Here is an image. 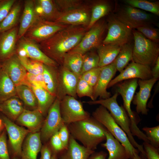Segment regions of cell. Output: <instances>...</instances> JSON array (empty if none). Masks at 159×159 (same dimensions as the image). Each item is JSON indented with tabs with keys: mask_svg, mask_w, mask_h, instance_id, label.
<instances>
[{
	"mask_svg": "<svg viewBox=\"0 0 159 159\" xmlns=\"http://www.w3.org/2000/svg\"><path fill=\"white\" fill-rule=\"evenodd\" d=\"M87 31L83 26L69 25L37 44L44 54L61 66L64 55L78 44Z\"/></svg>",
	"mask_w": 159,
	"mask_h": 159,
	"instance_id": "1",
	"label": "cell"
},
{
	"mask_svg": "<svg viewBox=\"0 0 159 159\" xmlns=\"http://www.w3.org/2000/svg\"><path fill=\"white\" fill-rule=\"evenodd\" d=\"M66 125L70 135L91 150L95 151L106 140L107 129L92 117Z\"/></svg>",
	"mask_w": 159,
	"mask_h": 159,
	"instance_id": "2",
	"label": "cell"
},
{
	"mask_svg": "<svg viewBox=\"0 0 159 159\" xmlns=\"http://www.w3.org/2000/svg\"><path fill=\"white\" fill-rule=\"evenodd\" d=\"M119 94L115 92L113 96L107 99L83 102L90 105H100L105 108L110 112L115 122L125 133L132 146L135 148H137L140 153L145 157L143 145L137 142L131 133L130 121L126 111L123 106L119 105L117 102V99Z\"/></svg>",
	"mask_w": 159,
	"mask_h": 159,
	"instance_id": "3",
	"label": "cell"
},
{
	"mask_svg": "<svg viewBox=\"0 0 159 159\" xmlns=\"http://www.w3.org/2000/svg\"><path fill=\"white\" fill-rule=\"evenodd\" d=\"M134 44L132 61L137 63L153 66L159 54L158 43L145 37L134 29L132 30Z\"/></svg>",
	"mask_w": 159,
	"mask_h": 159,
	"instance_id": "4",
	"label": "cell"
},
{
	"mask_svg": "<svg viewBox=\"0 0 159 159\" xmlns=\"http://www.w3.org/2000/svg\"><path fill=\"white\" fill-rule=\"evenodd\" d=\"M92 116L125 147L131 159H132L135 152L139 153L138 150L132 146L125 133L115 122L105 108L100 105L92 112Z\"/></svg>",
	"mask_w": 159,
	"mask_h": 159,
	"instance_id": "5",
	"label": "cell"
},
{
	"mask_svg": "<svg viewBox=\"0 0 159 159\" xmlns=\"http://www.w3.org/2000/svg\"><path fill=\"white\" fill-rule=\"evenodd\" d=\"M115 7V15L132 29L155 23L153 15L146 11L126 4Z\"/></svg>",
	"mask_w": 159,
	"mask_h": 159,
	"instance_id": "6",
	"label": "cell"
},
{
	"mask_svg": "<svg viewBox=\"0 0 159 159\" xmlns=\"http://www.w3.org/2000/svg\"><path fill=\"white\" fill-rule=\"evenodd\" d=\"M107 29V21L104 19L99 20L87 32L78 44L68 52L83 55L97 49L102 44Z\"/></svg>",
	"mask_w": 159,
	"mask_h": 159,
	"instance_id": "7",
	"label": "cell"
},
{
	"mask_svg": "<svg viewBox=\"0 0 159 159\" xmlns=\"http://www.w3.org/2000/svg\"><path fill=\"white\" fill-rule=\"evenodd\" d=\"M107 32L102 44H112L120 47L129 43L133 37L132 29L118 19L114 14L107 20Z\"/></svg>",
	"mask_w": 159,
	"mask_h": 159,
	"instance_id": "8",
	"label": "cell"
},
{
	"mask_svg": "<svg viewBox=\"0 0 159 159\" xmlns=\"http://www.w3.org/2000/svg\"><path fill=\"white\" fill-rule=\"evenodd\" d=\"M138 79H132L124 80L117 83L115 92L120 95L123 101L124 108L130 121L131 133L137 137L140 136L143 132L138 127V122L135 114L131 108V104L138 86Z\"/></svg>",
	"mask_w": 159,
	"mask_h": 159,
	"instance_id": "9",
	"label": "cell"
},
{
	"mask_svg": "<svg viewBox=\"0 0 159 159\" xmlns=\"http://www.w3.org/2000/svg\"><path fill=\"white\" fill-rule=\"evenodd\" d=\"M69 26L47 21L38 17L24 36L38 44Z\"/></svg>",
	"mask_w": 159,
	"mask_h": 159,
	"instance_id": "10",
	"label": "cell"
},
{
	"mask_svg": "<svg viewBox=\"0 0 159 159\" xmlns=\"http://www.w3.org/2000/svg\"><path fill=\"white\" fill-rule=\"evenodd\" d=\"M60 110L63 121L66 125L90 117L89 114L84 109L82 102L70 96L67 95L60 100Z\"/></svg>",
	"mask_w": 159,
	"mask_h": 159,
	"instance_id": "11",
	"label": "cell"
},
{
	"mask_svg": "<svg viewBox=\"0 0 159 159\" xmlns=\"http://www.w3.org/2000/svg\"><path fill=\"white\" fill-rule=\"evenodd\" d=\"M60 101L56 97L44 120L40 132L41 140L43 142H47L64 124L60 112Z\"/></svg>",
	"mask_w": 159,
	"mask_h": 159,
	"instance_id": "12",
	"label": "cell"
},
{
	"mask_svg": "<svg viewBox=\"0 0 159 159\" xmlns=\"http://www.w3.org/2000/svg\"><path fill=\"white\" fill-rule=\"evenodd\" d=\"M80 76L62 66L58 69L56 97L61 100L67 95L77 97L76 90Z\"/></svg>",
	"mask_w": 159,
	"mask_h": 159,
	"instance_id": "13",
	"label": "cell"
},
{
	"mask_svg": "<svg viewBox=\"0 0 159 159\" xmlns=\"http://www.w3.org/2000/svg\"><path fill=\"white\" fill-rule=\"evenodd\" d=\"M91 5L84 3L81 6L61 12L55 22L69 25L88 26L90 19Z\"/></svg>",
	"mask_w": 159,
	"mask_h": 159,
	"instance_id": "14",
	"label": "cell"
},
{
	"mask_svg": "<svg viewBox=\"0 0 159 159\" xmlns=\"http://www.w3.org/2000/svg\"><path fill=\"white\" fill-rule=\"evenodd\" d=\"M2 120L8 135L12 149V158H20L23 142L30 133L28 129L19 126L6 116Z\"/></svg>",
	"mask_w": 159,
	"mask_h": 159,
	"instance_id": "15",
	"label": "cell"
},
{
	"mask_svg": "<svg viewBox=\"0 0 159 159\" xmlns=\"http://www.w3.org/2000/svg\"><path fill=\"white\" fill-rule=\"evenodd\" d=\"M153 78L150 67L132 61L120 74L110 81L107 88L123 81L132 79L147 80Z\"/></svg>",
	"mask_w": 159,
	"mask_h": 159,
	"instance_id": "16",
	"label": "cell"
},
{
	"mask_svg": "<svg viewBox=\"0 0 159 159\" xmlns=\"http://www.w3.org/2000/svg\"><path fill=\"white\" fill-rule=\"evenodd\" d=\"M16 47L24 50L29 59L51 66H59L41 51L37 43L24 36L18 40Z\"/></svg>",
	"mask_w": 159,
	"mask_h": 159,
	"instance_id": "17",
	"label": "cell"
},
{
	"mask_svg": "<svg viewBox=\"0 0 159 159\" xmlns=\"http://www.w3.org/2000/svg\"><path fill=\"white\" fill-rule=\"evenodd\" d=\"M0 67L7 73L16 86L24 84L27 72L16 54L1 62Z\"/></svg>",
	"mask_w": 159,
	"mask_h": 159,
	"instance_id": "18",
	"label": "cell"
},
{
	"mask_svg": "<svg viewBox=\"0 0 159 159\" xmlns=\"http://www.w3.org/2000/svg\"><path fill=\"white\" fill-rule=\"evenodd\" d=\"M117 71L113 62L109 65L101 67L98 80L93 87V101L96 100L98 97L100 99H106L111 97V93L107 91V89Z\"/></svg>",
	"mask_w": 159,
	"mask_h": 159,
	"instance_id": "19",
	"label": "cell"
},
{
	"mask_svg": "<svg viewBox=\"0 0 159 159\" xmlns=\"http://www.w3.org/2000/svg\"><path fill=\"white\" fill-rule=\"evenodd\" d=\"M158 80L153 77L147 80H138L139 90L134 96L132 100L133 103L136 106V110L138 113L147 115V102L153 87Z\"/></svg>",
	"mask_w": 159,
	"mask_h": 159,
	"instance_id": "20",
	"label": "cell"
},
{
	"mask_svg": "<svg viewBox=\"0 0 159 159\" xmlns=\"http://www.w3.org/2000/svg\"><path fill=\"white\" fill-rule=\"evenodd\" d=\"M19 26L0 33V62L16 54Z\"/></svg>",
	"mask_w": 159,
	"mask_h": 159,
	"instance_id": "21",
	"label": "cell"
},
{
	"mask_svg": "<svg viewBox=\"0 0 159 159\" xmlns=\"http://www.w3.org/2000/svg\"><path fill=\"white\" fill-rule=\"evenodd\" d=\"M37 109L30 110L26 109L16 119L19 124L26 127L30 132H39L44 120Z\"/></svg>",
	"mask_w": 159,
	"mask_h": 159,
	"instance_id": "22",
	"label": "cell"
},
{
	"mask_svg": "<svg viewBox=\"0 0 159 159\" xmlns=\"http://www.w3.org/2000/svg\"><path fill=\"white\" fill-rule=\"evenodd\" d=\"M95 152L79 144L70 135L67 147L57 157L58 159H88Z\"/></svg>",
	"mask_w": 159,
	"mask_h": 159,
	"instance_id": "23",
	"label": "cell"
},
{
	"mask_svg": "<svg viewBox=\"0 0 159 159\" xmlns=\"http://www.w3.org/2000/svg\"><path fill=\"white\" fill-rule=\"evenodd\" d=\"M40 132L29 133L22 146L21 159H37L42 147Z\"/></svg>",
	"mask_w": 159,
	"mask_h": 159,
	"instance_id": "24",
	"label": "cell"
},
{
	"mask_svg": "<svg viewBox=\"0 0 159 159\" xmlns=\"http://www.w3.org/2000/svg\"><path fill=\"white\" fill-rule=\"evenodd\" d=\"M23 8L20 19L17 41L24 35L38 17L35 11L34 0H25Z\"/></svg>",
	"mask_w": 159,
	"mask_h": 159,
	"instance_id": "25",
	"label": "cell"
},
{
	"mask_svg": "<svg viewBox=\"0 0 159 159\" xmlns=\"http://www.w3.org/2000/svg\"><path fill=\"white\" fill-rule=\"evenodd\" d=\"M35 11L37 16L44 20L55 22L61 12L53 0H34Z\"/></svg>",
	"mask_w": 159,
	"mask_h": 159,
	"instance_id": "26",
	"label": "cell"
},
{
	"mask_svg": "<svg viewBox=\"0 0 159 159\" xmlns=\"http://www.w3.org/2000/svg\"><path fill=\"white\" fill-rule=\"evenodd\" d=\"M105 134L106 142L101 145L108 152L107 159H131L125 147L107 129Z\"/></svg>",
	"mask_w": 159,
	"mask_h": 159,
	"instance_id": "27",
	"label": "cell"
},
{
	"mask_svg": "<svg viewBox=\"0 0 159 159\" xmlns=\"http://www.w3.org/2000/svg\"><path fill=\"white\" fill-rule=\"evenodd\" d=\"M91 5L90 19L87 27L88 30L101 18L111 13L115 6L113 3L108 0L96 1Z\"/></svg>",
	"mask_w": 159,
	"mask_h": 159,
	"instance_id": "28",
	"label": "cell"
},
{
	"mask_svg": "<svg viewBox=\"0 0 159 159\" xmlns=\"http://www.w3.org/2000/svg\"><path fill=\"white\" fill-rule=\"evenodd\" d=\"M34 92L37 102L38 110L43 116L47 114L49 108L56 97L51 94L47 90L38 86H29Z\"/></svg>",
	"mask_w": 159,
	"mask_h": 159,
	"instance_id": "29",
	"label": "cell"
},
{
	"mask_svg": "<svg viewBox=\"0 0 159 159\" xmlns=\"http://www.w3.org/2000/svg\"><path fill=\"white\" fill-rule=\"evenodd\" d=\"M121 47L112 44H102L97 49L99 58V67H102L112 63L120 49Z\"/></svg>",
	"mask_w": 159,
	"mask_h": 159,
	"instance_id": "30",
	"label": "cell"
},
{
	"mask_svg": "<svg viewBox=\"0 0 159 159\" xmlns=\"http://www.w3.org/2000/svg\"><path fill=\"white\" fill-rule=\"evenodd\" d=\"M1 112L12 120H16L24 110L22 104L16 96L0 103Z\"/></svg>",
	"mask_w": 159,
	"mask_h": 159,
	"instance_id": "31",
	"label": "cell"
},
{
	"mask_svg": "<svg viewBox=\"0 0 159 159\" xmlns=\"http://www.w3.org/2000/svg\"><path fill=\"white\" fill-rule=\"evenodd\" d=\"M22 5V1H16L7 15L0 23V33L17 25Z\"/></svg>",
	"mask_w": 159,
	"mask_h": 159,
	"instance_id": "32",
	"label": "cell"
},
{
	"mask_svg": "<svg viewBox=\"0 0 159 159\" xmlns=\"http://www.w3.org/2000/svg\"><path fill=\"white\" fill-rule=\"evenodd\" d=\"M17 95L16 86L7 73L0 68V103Z\"/></svg>",
	"mask_w": 159,
	"mask_h": 159,
	"instance_id": "33",
	"label": "cell"
},
{
	"mask_svg": "<svg viewBox=\"0 0 159 159\" xmlns=\"http://www.w3.org/2000/svg\"><path fill=\"white\" fill-rule=\"evenodd\" d=\"M57 67L44 64L42 74L47 90L56 97L58 85Z\"/></svg>",
	"mask_w": 159,
	"mask_h": 159,
	"instance_id": "34",
	"label": "cell"
},
{
	"mask_svg": "<svg viewBox=\"0 0 159 159\" xmlns=\"http://www.w3.org/2000/svg\"><path fill=\"white\" fill-rule=\"evenodd\" d=\"M83 55L76 53L68 52L64 55L61 66L80 76Z\"/></svg>",
	"mask_w": 159,
	"mask_h": 159,
	"instance_id": "35",
	"label": "cell"
},
{
	"mask_svg": "<svg viewBox=\"0 0 159 159\" xmlns=\"http://www.w3.org/2000/svg\"><path fill=\"white\" fill-rule=\"evenodd\" d=\"M133 46L130 42L121 47L118 54L113 62L117 71L121 72L129 62L132 60Z\"/></svg>",
	"mask_w": 159,
	"mask_h": 159,
	"instance_id": "36",
	"label": "cell"
},
{
	"mask_svg": "<svg viewBox=\"0 0 159 159\" xmlns=\"http://www.w3.org/2000/svg\"><path fill=\"white\" fill-rule=\"evenodd\" d=\"M17 95L26 106L34 109H37V102L31 88L28 86L21 84L16 86Z\"/></svg>",
	"mask_w": 159,
	"mask_h": 159,
	"instance_id": "37",
	"label": "cell"
},
{
	"mask_svg": "<svg viewBox=\"0 0 159 159\" xmlns=\"http://www.w3.org/2000/svg\"><path fill=\"white\" fill-rule=\"evenodd\" d=\"M125 4L145 11L159 16L158 1H152L146 0H124Z\"/></svg>",
	"mask_w": 159,
	"mask_h": 159,
	"instance_id": "38",
	"label": "cell"
},
{
	"mask_svg": "<svg viewBox=\"0 0 159 159\" xmlns=\"http://www.w3.org/2000/svg\"><path fill=\"white\" fill-rule=\"evenodd\" d=\"M99 58L94 50L90 51L83 55V62L80 75L84 72L99 67Z\"/></svg>",
	"mask_w": 159,
	"mask_h": 159,
	"instance_id": "39",
	"label": "cell"
},
{
	"mask_svg": "<svg viewBox=\"0 0 159 159\" xmlns=\"http://www.w3.org/2000/svg\"><path fill=\"white\" fill-rule=\"evenodd\" d=\"M19 59L28 72L35 75L43 74L44 64L28 58Z\"/></svg>",
	"mask_w": 159,
	"mask_h": 159,
	"instance_id": "40",
	"label": "cell"
},
{
	"mask_svg": "<svg viewBox=\"0 0 159 159\" xmlns=\"http://www.w3.org/2000/svg\"><path fill=\"white\" fill-rule=\"evenodd\" d=\"M76 92L77 96L79 97H88L91 100H93V87L80 77L77 85Z\"/></svg>",
	"mask_w": 159,
	"mask_h": 159,
	"instance_id": "41",
	"label": "cell"
},
{
	"mask_svg": "<svg viewBox=\"0 0 159 159\" xmlns=\"http://www.w3.org/2000/svg\"><path fill=\"white\" fill-rule=\"evenodd\" d=\"M53 1L60 12L77 8L85 3L84 1L80 0H54Z\"/></svg>",
	"mask_w": 159,
	"mask_h": 159,
	"instance_id": "42",
	"label": "cell"
},
{
	"mask_svg": "<svg viewBox=\"0 0 159 159\" xmlns=\"http://www.w3.org/2000/svg\"><path fill=\"white\" fill-rule=\"evenodd\" d=\"M137 30L148 39L158 43L159 41L158 29L151 25H146L138 27Z\"/></svg>",
	"mask_w": 159,
	"mask_h": 159,
	"instance_id": "43",
	"label": "cell"
},
{
	"mask_svg": "<svg viewBox=\"0 0 159 159\" xmlns=\"http://www.w3.org/2000/svg\"><path fill=\"white\" fill-rule=\"evenodd\" d=\"M148 140L150 143L153 146L159 148V125L153 127H145L142 128Z\"/></svg>",
	"mask_w": 159,
	"mask_h": 159,
	"instance_id": "44",
	"label": "cell"
},
{
	"mask_svg": "<svg viewBox=\"0 0 159 159\" xmlns=\"http://www.w3.org/2000/svg\"><path fill=\"white\" fill-rule=\"evenodd\" d=\"M101 67H97L87 71L80 76V77L93 87L99 78Z\"/></svg>",
	"mask_w": 159,
	"mask_h": 159,
	"instance_id": "45",
	"label": "cell"
},
{
	"mask_svg": "<svg viewBox=\"0 0 159 159\" xmlns=\"http://www.w3.org/2000/svg\"><path fill=\"white\" fill-rule=\"evenodd\" d=\"M23 84L29 87L39 86L47 90L42 74L35 75L27 72L26 79Z\"/></svg>",
	"mask_w": 159,
	"mask_h": 159,
	"instance_id": "46",
	"label": "cell"
},
{
	"mask_svg": "<svg viewBox=\"0 0 159 159\" xmlns=\"http://www.w3.org/2000/svg\"><path fill=\"white\" fill-rule=\"evenodd\" d=\"M50 139V144L53 153L57 156L65 149L59 138L58 132L54 134Z\"/></svg>",
	"mask_w": 159,
	"mask_h": 159,
	"instance_id": "47",
	"label": "cell"
},
{
	"mask_svg": "<svg viewBox=\"0 0 159 159\" xmlns=\"http://www.w3.org/2000/svg\"><path fill=\"white\" fill-rule=\"evenodd\" d=\"M143 146L145 155V159H159V148L146 142H144Z\"/></svg>",
	"mask_w": 159,
	"mask_h": 159,
	"instance_id": "48",
	"label": "cell"
},
{
	"mask_svg": "<svg viewBox=\"0 0 159 159\" xmlns=\"http://www.w3.org/2000/svg\"><path fill=\"white\" fill-rule=\"evenodd\" d=\"M16 0H0V23L5 19Z\"/></svg>",
	"mask_w": 159,
	"mask_h": 159,
	"instance_id": "49",
	"label": "cell"
},
{
	"mask_svg": "<svg viewBox=\"0 0 159 159\" xmlns=\"http://www.w3.org/2000/svg\"><path fill=\"white\" fill-rule=\"evenodd\" d=\"M0 159H11L7 148L5 130L0 135Z\"/></svg>",
	"mask_w": 159,
	"mask_h": 159,
	"instance_id": "50",
	"label": "cell"
},
{
	"mask_svg": "<svg viewBox=\"0 0 159 159\" xmlns=\"http://www.w3.org/2000/svg\"><path fill=\"white\" fill-rule=\"evenodd\" d=\"M58 132L59 138L65 149L68 146L70 136L69 133L67 125L64 124L59 129Z\"/></svg>",
	"mask_w": 159,
	"mask_h": 159,
	"instance_id": "51",
	"label": "cell"
},
{
	"mask_svg": "<svg viewBox=\"0 0 159 159\" xmlns=\"http://www.w3.org/2000/svg\"><path fill=\"white\" fill-rule=\"evenodd\" d=\"M40 152V159H51L53 152L51 148L47 145L42 146Z\"/></svg>",
	"mask_w": 159,
	"mask_h": 159,
	"instance_id": "52",
	"label": "cell"
},
{
	"mask_svg": "<svg viewBox=\"0 0 159 159\" xmlns=\"http://www.w3.org/2000/svg\"><path fill=\"white\" fill-rule=\"evenodd\" d=\"M153 77L158 80L159 78V56L156 59L151 69Z\"/></svg>",
	"mask_w": 159,
	"mask_h": 159,
	"instance_id": "53",
	"label": "cell"
},
{
	"mask_svg": "<svg viewBox=\"0 0 159 159\" xmlns=\"http://www.w3.org/2000/svg\"><path fill=\"white\" fill-rule=\"evenodd\" d=\"M107 154L103 151L93 153L88 159H106Z\"/></svg>",
	"mask_w": 159,
	"mask_h": 159,
	"instance_id": "54",
	"label": "cell"
},
{
	"mask_svg": "<svg viewBox=\"0 0 159 159\" xmlns=\"http://www.w3.org/2000/svg\"><path fill=\"white\" fill-rule=\"evenodd\" d=\"M132 159H145V158L140 153L139 155V153L135 152Z\"/></svg>",
	"mask_w": 159,
	"mask_h": 159,
	"instance_id": "55",
	"label": "cell"
},
{
	"mask_svg": "<svg viewBox=\"0 0 159 159\" xmlns=\"http://www.w3.org/2000/svg\"><path fill=\"white\" fill-rule=\"evenodd\" d=\"M5 127L2 120L0 118V135ZM3 132V131H2Z\"/></svg>",
	"mask_w": 159,
	"mask_h": 159,
	"instance_id": "56",
	"label": "cell"
},
{
	"mask_svg": "<svg viewBox=\"0 0 159 159\" xmlns=\"http://www.w3.org/2000/svg\"><path fill=\"white\" fill-rule=\"evenodd\" d=\"M51 159H58L57 155L54 154L52 153Z\"/></svg>",
	"mask_w": 159,
	"mask_h": 159,
	"instance_id": "57",
	"label": "cell"
},
{
	"mask_svg": "<svg viewBox=\"0 0 159 159\" xmlns=\"http://www.w3.org/2000/svg\"><path fill=\"white\" fill-rule=\"evenodd\" d=\"M11 159H21L20 158L17 157H14L12 158Z\"/></svg>",
	"mask_w": 159,
	"mask_h": 159,
	"instance_id": "58",
	"label": "cell"
},
{
	"mask_svg": "<svg viewBox=\"0 0 159 159\" xmlns=\"http://www.w3.org/2000/svg\"><path fill=\"white\" fill-rule=\"evenodd\" d=\"M0 112H1V110L0 108Z\"/></svg>",
	"mask_w": 159,
	"mask_h": 159,
	"instance_id": "59",
	"label": "cell"
},
{
	"mask_svg": "<svg viewBox=\"0 0 159 159\" xmlns=\"http://www.w3.org/2000/svg\"><path fill=\"white\" fill-rule=\"evenodd\" d=\"M0 67H1V62H0Z\"/></svg>",
	"mask_w": 159,
	"mask_h": 159,
	"instance_id": "60",
	"label": "cell"
}]
</instances>
